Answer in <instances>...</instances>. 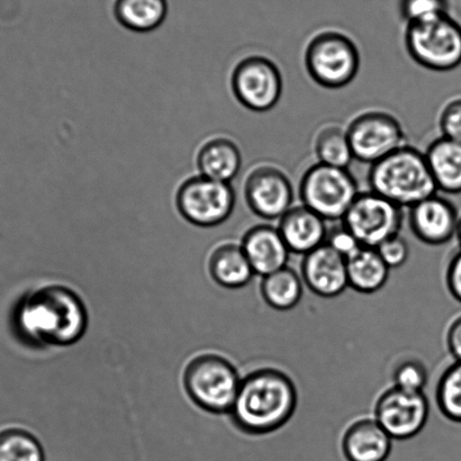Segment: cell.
Masks as SVG:
<instances>
[{"instance_id": "24", "label": "cell", "mask_w": 461, "mask_h": 461, "mask_svg": "<svg viewBox=\"0 0 461 461\" xmlns=\"http://www.w3.org/2000/svg\"><path fill=\"white\" fill-rule=\"evenodd\" d=\"M261 294L273 310L286 312L298 306L303 294V277L289 267L263 276Z\"/></svg>"}, {"instance_id": "21", "label": "cell", "mask_w": 461, "mask_h": 461, "mask_svg": "<svg viewBox=\"0 0 461 461\" xmlns=\"http://www.w3.org/2000/svg\"><path fill=\"white\" fill-rule=\"evenodd\" d=\"M348 286L357 293H378L387 284L391 268L380 258L378 250L362 246L347 258Z\"/></svg>"}, {"instance_id": "29", "label": "cell", "mask_w": 461, "mask_h": 461, "mask_svg": "<svg viewBox=\"0 0 461 461\" xmlns=\"http://www.w3.org/2000/svg\"><path fill=\"white\" fill-rule=\"evenodd\" d=\"M428 379V370L423 362L415 359L402 361L393 374V386L407 392L423 393Z\"/></svg>"}, {"instance_id": "22", "label": "cell", "mask_w": 461, "mask_h": 461, "mask_svg": "<svg viewBox=\"0 0 461 461\" xmlns=\"http://www.w3.org/2000/svg\"><path fill=\"white\" fill-rule=\"evenodd\" d=\"M210 273L217 284L228 289L243 288L255 273L240 245L219 246L210 258Z\"/></svg>"}, {"instance_id": "26", "label": "cell", "mask_w": 461, "mask_h": 461, "mask_svg": "<svg viewBox=\"0 0 461 461\" xmlns=\"http://www.w3.org/2000/svg\"><path fill=\"white\" fill-rule=\"evenodd\" d=\"M0 461H44L37 438L21 429L0 432Z\"/></svg>"}, {"instance_id": "19", "label": "cell", "mask_w": 461, "mask_h": 461, "mask_svg": "<svg viewBox=\"0 0 461 461\" xmlns=\"http://www.w3.org/2000/svg\"><path fill=\"white\" fill-rule=\"evenodd\" d=\"M424 154L438 191L460 194L461 142L438 137L429 143Z\"/></svg>"}, {"instance_id": "16", "label": "cell", "mask_w": 461, "mask_h": 461, "mask_svg": "<svg viewBox=\"0 0 461 461\" xmlns=\"http://www.w3.org/2000/svg\"><path fill=\"white\" fill-rule=\"evenodd\" d=\"M240 246L255 275L263 277L288 267L291 252L277 227L261 223L250 228Z\"/></svg>"}, {"instance_id": "28", "label": "cell", "mask_w": 461, "mask_h": 461, "mask_svg": "<svg viewBox=\"0 0 461 461\" xmlns=\"http://www.w3.org/2000/svg\"><path fill=\"white\" fill-rule=\"evenodd\" d=\"M400 14L406 25L436 19L449 14L447 0H400Z\"/></svg>"}, {"instance_id": "15", "label": "cell", "mask_w": 461, "mask_h": 461, "mask_svg": "<svg viewBox=\"0 0 461 461\" xmlns=\"http://www.w3.org/2000/svg\"><path fill=\"white\" fill-rule=\"evenodd\" d=\"M302 277L308 289L320 297H338L348 286L347 258L325 243L304 255Z\"/></svg>"}, {"instance_id": "3", "label": "cell", "mask_w": 461, "mask_h": 461, "mask_svg": "<svg viewBox=\"0 0 461 461\" xmlns=\"http://www.w3.org/2000/svg\"><path fill=\"white\" fill-rule=\"evenodd\" d=\"M368 183L370 191L402 209L438 194L424 152L407 145L371 165Z\"/></svg>"}, {"instance_id": "10", "label": "cell", "mask_w": 461, "mask_h": 461, "mask_svg": "<svg viewBox=\"0 0 461 461\" xmlns=\"http://www.w3.org/2000/svg\"><path fill=\"white\" fill-rule=\"evenodd\" d=\"M231 89L237 101L250 111L275 109L284 93V77L270 58L249 56L236 65L231 75Z\"/></svg>"}, {"instance_id": "13", "label": "cell", "mask_w": 461, "mask_h": 461, "mask_svg": "<svg viewBox=\"0 0 461 461\" xmlns=\"http://www.w3.org/2000/svg\"><path fill=\"white\" fill-rule=\"evenodd\" d=\"M429 414V400L424 393L396 386L384 391L375 406V420L396 440H407L422 431Z\"/></svg>"}, {"instance_id": "14", "label": "cell", "mask_w": 461, "mask_h": 461, "mask_svg": "<svg viewBox=\"0 0 461 461\" xmlns=\"http://www.w3.org/2000/svg\"><path fill=\"white\" fill-rule=\"evenodd\" d=\"M458 221L455 205L438 194L410 208L411 230L424 244L440 246L449 243L456 237Z\"/></svg>"}, {"instance_id": "31", "label": "cell", "mask_w": 461, "mask_h": 461, "mask_svg": "<svg viewBox=\"0 0 461 461\" xmlns=\"http://www.w3.org/2000/svg\"><path fill=\"white\" fill-rule=\"evenodd\" d=\"M375 249L391 270L404 266L410 257V246L401 235L391 237Z\"/></svg>"}, {"instance_id": "25", "label": "cell", "mask_w": 461, "mask_h": 461, "mask_svg": "<svg viewBox=\"0 0 461 461\" xmlns=\"http://www.w3.org/2000/svg\"><path fill=\"white\" fill-rule=\"evenodd\" d=\"M317 163L348 169L355 159L347 132L338 124H329L317 132L314 140Z\"/></svg>"}, {"instance_id": "32", "label": "cell", "mask_w": 461, "mask_h": 461, "mask_svg": "<svg viewBox=\"0 0 461 461\" xmlns=\"http://www.w3.org/2000/svg\"><path fill=\"white\" fill-rule=\"evenodd\" d=\"M326 244L346 258L351 257L352 254H355L357 249L362 248L359 240L356 239V236L343 223L341 226L329 230Z\"/></svg>"}, {"instance_id": "18", "label": "cell", "mask_w": 461, "mask_h": 461, "mask_svg": "<svg viewBox=\"0 0 461 461\" xmlns=\"http://www.w3.org/2000/svg\"><path fill=\"white\" fill-rule=\"evenodd\" d=\"M393 440L375 418L360 419L343 434V454L348 461H384L391 454Z\"/></svg>"}, {"instance_id": "2", "label": "cell", "mask_w": 461, "mask_h": 461, "mask_svg": "<svg viewBox=\"0 0 461 461\" xmlns=\"http://www.w3.org/2000/svg\"><path fill=\"white\" fill-rule=\"evenodd\" d=\"M297 404V389L289 375L276 368H262L241 379L230 413L241 431L259 436L288 423Z\"/></svg>"}, {"instance_id": "9", "label": "cell", "mask_w": 461, "mask_h": 461, "mask_svg": "<svg viewBox=\"0 0 461 461\" xmlns=\"http://www.w3.org/2000/svg\"><path fill=\"white\" fill-rule=\"evenodd\" d=\"M402 209L373 191L360 192L342 223L361 246L377 249L384 240L400 235Z\"/></svg>"}, {"instance_id": "17", "label": "cell", "mask_w": 461, "mask_h": 461, "mask_svg": "<svg viewBox=\"0 0 461 461\" xmlns=\"http://www.w3.org/2000/svg\"><path fill=\"white\" fill-rule=\"evenodd\" d=\"M290 252L306 255L326 243L329 228L321 218L306 205H294L277 225Z\"/></svg>"}, {"instance_id": "30", "label": "cell", "mask_w": 461, "mask_h": 461, "mask_svg": "<svg viewBox=\"0 0 461 461\" xmlns=\"http://www.w3.org/2000/svg\"><path fill=\"white\" fill-rule=\"evenodd\" d=\"M441 137L461 142V96L451 98L442 107L438 115Z\"/></svg>"}, {"instance_id": "8", "label": "cell", "mask_w": 461, "mask_h": 461, "mask_svg": "<svg viewBox=\"0 0 461 461\" xmlns=\"http://www.w3.org/2000/svg\"><path fill=\"white\" fill-rule=\"evenodd\" d=\"M236 194L230 183L203 176L186 180L176 194L178 212L192 225L214 227L225 222L234 212Z\"/></svg>"}, {"instance_id": "11", "label": "cell", "mask_w": 461, "mask_h": 461, "mask_svg": "<svg viewBox=\"0 0 461 461\" xmlns=\"http://www.w3.org/2000/svg\"><path fill=\"white\" fill-rule=\"evenodd\" d=\"M347 132L355 159L370 167L406 145L400 121L384 111H366L357 115L348 123Z\"/></svg>"}, {"instance_id": "34", "label": "cell", "mask_w": 461, "mask_h": 461, "mask_svg": "<svg viewBox=\"0 0 461 461\" xmlns=\"http://www.w3.org/2000/svg\"><path fill=\"white\" fill-rule=\"evenodd\" d=\"M447 347L455 361H461V315L452 321L447 330Z\"/></svg>"}, {"instance_id": "4", "label": "cell", "mask_w": 461, "mask_h": 461, "mask_svg": "<svg viewBox=\"0 0 461 461\" xmlns=\"http://www.w3.org/2000/svg\"><path fill=\"white\" fill-rule=\"evenodd\" d=\"M307 74L321 87L348 86L359 73V49L350 37L337 30H324L308 42L303 55Z\"/></svg>"}, {"instance_id": "23", "label": "cell", "mask_w": 461, "mask_h": 461, "mask_svg": "<svg viewBox=\"0 0 461 461\" xmlns=\"http://www.w3.org/2000/svg\"><path fill=\"white\" fill-rule=\"evenodd\" d=\"M168 13L167 0H114L113 14L125 29L145 33L158 29Z\"/></svg>"}, {"instance_id": "33", "label": "cell", "mask_w": 461, "mask_h": 461, "mask_svg": "<svg viewBox=\"0 0 461 461\" xmlns=\"http://www.w3.org/2000/svg\"><path fill=\"white\" fill-rule=\"evenodd\" d=\"M446 281L452 297L461 303V249L452 257L447 266Z\"/></svg>"}, {"instance_id": "1", "label": "cell", "mask_w": 461, "mask_h": 461, "mask_svg": "<svg viewBox=\"0 0 461 461\" xmlns=\"http://www.w3.org/2000/svg\"><path fill=\"white\" fill-rule=\"evenodd\" d=\"M87 323L82 299L62 285H46L33 291L19 310L21 332L38 346H70L82 339Z\"/></svg>"}, {"instance_id": "12", "label": "cell", "mask_w": 461, "mask_h": 461, "mask_svg": "<svg viewBox=\"0 0 461 461\" xmlns=\"http://www.w3.org/2000/svg\"><path fill=\"white\" fill-rule=\"evenodd\" d=\"M244 195L250 212L264 221H280L294 207L293 183L281 168L271 164L258 165L249 173Z\"/></svg>"}, {"instance_id": "35", "label": "cell", "mask_w": 461, "mask_h": 461, "mask_svg": "<svg viewBox=\"0 0 461 461\" xmlns=\"http://www.w3.org/2000/svg\"><path fill=\"white\" fill-rule=\"evenodd\" d=\"M456 240H458V243L460 245V249H461V214L459 216L458 227H456Z\"/></svg>"}, {"instance_id": "6", "label": "cell", "mask_w": 461, "mask_h": 461, "mask_svg": "<svg viewBox=\"0 0 461 461\" xmlns=\"http://www.w3.org/2000/svg\"><path fill=\"white\" fill-rule=\"evenodd\" d=\"M240 383L235 366L217 355L194 357L185 373V386L191 400L212 413H230Z\"/></svg>"}, {"instance_id": "7", "label": "cell", "mask_w": 461, "mask_h": 461, "mask_svg": "<svg viewBox=\"0 0 461 461\" xmlns=\"http://www.w3.org/2000/svg\"><path fill=\"white\" fill-rule=\"evenodd\" d=\"M360 192L348 169L316 163L303 173L299 185L302 204L326 221H342Z\"/></svg>"}, {"instance_id": "27", "label": "cell", "mask_w": 461, "mask_h": 461, "mask_svg": "<svg viewBox=\"0 0 461 461\" xmlns=\"http://www.w3.org/2000/svg\"><path fill=\"white\" fill-rule=\"evenodd\" d=\"M438 410L451 422L461 424V361L447 366L436 392Z\"/></svg>"}, {"instance_id": "20", "label": "cell", "mask_w": 461, "mask_h": 461, "mask_svg": "<svg viewBox=\"0 0 461 461\" xmlns=\"http://www.w3.org/2000/svg\"><path fill=\"white\" fill-rule=\"evenodd\" d=\"M241 154L239 146L228 138H214L204 143L198 154L201 176L230 183L239 176Z\"/></svg>"}, {"instance_id": "5", "label": "cell", "mask_w": 461, "mask_h": 461, "mask_svg": "<svg viewBox=\"0 0 461 461\" xmlns=\"http://www.w3.org/2000/svg\"><path fill=\"white\" fill-rule=\"evenodd\" d=\"M405 48L416 64L447 73L461 65V25L449 14L407 24Z\"/></svg>"}]
</instances>
